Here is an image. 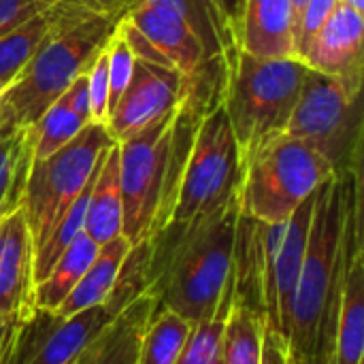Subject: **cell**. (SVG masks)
Returning a JSON list of instances; mask_svg holds the SVG:
<instances>
[{
	"label": "cell",
	"instance_id": "cell-20",
	"mask_svg": "<svg viewBox=\"0 0 364 364\" xmlns=\"http://www.w3.org/2000/svg\"><path fill=\"white\" fill-rule=\"evenodd\" d=\"M364 356V252L358 254L348 271L337 333L333 364H363Z\"/></svg>",
	"mask_w": 364,
	"mask_h": 364
},
{
	"label": "cell",
	"instance_id": "cell-1",
	"mask_svg": "<svg viewBox=\"0 0 364 364\" xmlns=\"http://www.w3.org/2000/svg\"><path fill=\"white\" fill-rule=\"evenodd\" d=\"M364 252L363 171L328 177L314 194L307 250L292 296L288 350L303 364H333L341 294Z\"/></svg>",
	"mask_w": 364,
	"mask_h": 364
},
{
	"label": "cell",
	"instance_id": "cell-17",
	"mask_svg": "<svg viewBox=\"0 0 364 364\" xmlns=\"http://www.w3.org/2000/svg\"><path fill=\"white\" fill-rule=\"evenodd\" d=\"M154 309L156 299L151 294L136 296L75 364H134L143 328Z\"/></svg>",
	"mask_w": 364,
	"mask_h": 364
},
{
	"label": "cell",
	"instance_id": "cell-34",
	"mask_svg": "<svg viewBox=\"0 0 364 364\" xmlns=\"http://www.w3.org/2000/svg\"><path fill=\"white\" fill-rule=\"evenodd\" d=\"M100 4H102V9L107 11V13H111V15H124L126 13V9L132 4V0H98Z\"/></svg>",
	"mask_w": 364,
	"mask_h": 364
},
{
	"label": "cell",
	"instance_id": "cell-39",
	"mask_svg": "<svg viewBox=\"0 0 364 364\" xmlns=\"http://www.w3.org/2000/svg\"><path fill=\"white\" fill-rule=\"evenodd\" d=\"M0 339H2V337H0Z\"/></svg>",
	"mask_w": 364,
	"mask_h": 364
},
{
	"label": "cell",
	"instance_id": "cell-13",
	"mask_svg": "<svg viewBox=\"0 0 364 364\" xmlns=\"http://www.w3.org/2000/svg\"><path fill=\"white\" fill-rule=\"evenodd\" d=\"M309 68L339 79L352 94H363L364 15L339 0L326 23L301 58Z\"/></svg>",
	"mask_w": 364,
	"mask_h": 364
},
{
	"label": "cell",
	"instance_id": "cell-31",
	"mask_svg": "<svg viewBox=\"0 0 364 364\" xmlns=\"http://www.w3.org/2000/svg\"><path fill=\"white\" fill-rule=\"evenodd\" d=\"M38 13L41 6L36 0H0V36L13 32Z\"/></svg>",
	"mask_w": 364,
	"mask_h": 364
},
{
	"label": "cell",
	"instance_id": "cell-11",
	"mask_svg": "<svg viewBox=\"0 0 364 364\" xmlns=\"http://www.w3.org/2000/svg\"><path fill=\"white\" fill-rule=\"evenodd\" d=\"M286 134L318 149L335 175L360 166L363 102L339 79L307 66Z\"/></svg>",
	"mask_w": 364,
	"mask_h": 364
},
{
	"label": "cell",
	"instance_id": "cell-35",
	"mask_svg": "<svg viewBox=\"0 0 364 364\" xmlns=\"http://www.w3.org/2000/svg\"><path fill=\"white\" fill-rule=\"evenodd\" d=\"M290 2H292V13H294V26H296V19L301 17V13H303L305 4H307L309 0H290Z\"/></svg>",
	"mask_w": 364,
	"mask_h": 364
},
{
	"label": "cell",
	"instance_id": "cell-5",
	"mask_svg": "<svg viewBox=\"0 0 364 364\" xmlns=\"http://www.w3.org/2000/svg\"><path fill=\"white\" fill-rule=\"evenodd\" d=\"M307 64L299 58H256L239 49L226 68L220 105L230 122L241 162L286 132Z\"/></svg>",
	"mask_w": 364,
	"mask_h": 364
},
{
	"label": "cell",
	"instance_id": "cell-32",
	"mask_svg": "<svg viewBox=\"0 0 364 364\" xmlns=\"http://www.w3.org/2000/svg\"><path fill=\"white\" fill-rule=\"evenodd\" d=\"M260 364H303L299 363L290 350L288 343L273 331L264 328V341H262V360Z\"/></svg>",
	"mask_w": 364,
	"mask_h": 364
},
{
	"label": "cell",
	"instance_id": "cell-12",
	"mask_svg": "<svg viewBox=\"0 0 364 364\" xmlns=\"http://www.w3.org/2000/svg\"><path fill=\"white\" fill-rule=\"evenodd\" d=\"M186 98H192V94L181 75L134 58L130 83L111 107L105 126L111 139L122 143L171 113Z\"/></svg>",
	"mask_w": 364,
	"mask_h": 364
},
{
	"label": "cell",
	"instance_id": "cell-23",
	"mask_svg": "<svg viewBox=\"0 0 364 364\" xmlns=\"http://www.w3.org/2000/svg\"><path fill=\"white\" fill-rule=\"evenodd\" d=\"M264 316L243 303H232L224 322L222 364H260Z\"/></svg>",
	"mask_w": 364,
	"mask_h": 364
},
{
	"label": "cell",
	"instance_id": "cell-33",
	"mask_svg": "<svg viewBox=\"0 0 364 364\" xmlns=\"http://www.w3.org/2000/svg\"><path fill=\"white\" fill-rule=\"evenodd\" d=\"M232 34L237 36V41L241 38V21H243V11H245V0H218ZM241 47V45H239Z\"/></svg>",
	"mask_w": 364,
	"mask_h": 364
},
{
	"label": "cell",
	"instance_id": "cell-27",
	"mask_svg": "<svg viewBox=\"0 0 364 364\" xmlns=\"http://www.w3.org/2000/svg\"><path fill=\"white\" fill-rule=\"evenodd\" d=\"M228 311V307H222L213 318L194 322L175 364H222V337Z\"/></svg>",
	"mask_w": 364,
	"mask_h": 364
},
{
	"label": "cell",
	"instance_id": "cell-25",
	"mask_svg": "<svg viewBox=\"0 0 364 364\" xmlns=\"http://www.w3.org/2000/svg\"><path fill=\"white\" fill-rule=\"evenodd\" d=\"M53 30V19L38 13L13 32L0 36V83L11 85Z\"/></svg>",
	"mask_w": 364,
	"mask_h": 364
},
{
	"label": "cell",
	"instance_id": "cell-16",
	"mask_svg": "<svg viewBox=\"0 0 364 364\" xmlns=\"http://www.w3.org/2000/svg\"><path fill=\"white\" fill-rule=\"evenodd\" d=\"M83 232L96 245H105L107 241L122 235V186L117 143L105 149L98 162L85 207Z\"/></svg>",
	"mask_w": 364,
	"mask_h": 364
},
{
	"label": "cell",
	"instance_id": "cell-21",
	"mask_svg": "<svg viewBox=\"0 0 364 364\" xmlns=\"http://www.w3.org/2000/svg\"><path fill=\"white\" fill-rule=\"evenodd\" d=\"M96 252L98 245L85 232L77 235V239L64 250V254L51 267L47 277L34 286V309L55 311L68 296V292L77 286V282L83 277Z\"/></svg>",
	"mask_w": 364,
	"mask_h": 364
},
{
	"label": "cell",
	"instance_id": "cell-26",
	"mask_svg": "<svg viewBox=\"0 0 364 364\" xmlns=\"http://www.w3.org/2000/svg\"><path fill=\"white\" fill-rule=\"evenodd\" d=\"M30 166L32 145L26 130L0 136V218L21 205Z\"/></svg>",
	"mask_w": 364,
	"mask_h": 364
},
{
	"label": "cell",
	"instance_id": "cell-8",
	"mask_svg": "<svg viewBox=\"0 0 364 364\" xmlns=\"http://www.w3.org/2000/svg\"><path fill=\"white\" fill-rule=\"evenodd\" d=\"M134 58L175 70L188 83L192 100L209 109L220 102L224 77L211 64L188 21L160 0H134L117 21Z\"/></svg>",
	"mask_w": 364,
	"mask_h": 364
},
{
	"label": "cell",
	"instance_id": "cell-2",
	"mask_svg": "<svg viewBox=\"0 0 364 364\" xmlns=\"http://www.w3.org/2000/svg\"><path fill=\"white\" fill-rule=\"evenodd\" d=\"M237 200L186 226H164L147 239V286L156 307L190 324L213 318L228 290L235 252Z\"/></svg>",
	"mask_w": 364,
	"mask_h": 364
},
{
	"label": "cell",
	"instance_id": "cell-37",
	"mask_svg": "<svg viewBox=\"0 0 364 364\" xmlns=\"http://www.w3.org/2000/svg\"><path fill=\"white\" fill-rule=\"evenodd\" d=\"M6 87H9V85H4V83H0V96L4 94V90H6Z\"/></svg>",
	"mask_w": 364,
	"mask_h": 364
},
{
	"label": "cell",
	"instance_id": "cell-7",
	"mask_svg": "<svg viewBox=\"0 0 364 364\" xmlns=\"http://www.w3.org/2000/svg\"><path fill=\"white\" fill-rule=\"evenodd\" d=\"M335 171L309 143L279 134L241 162L239 213L262 224L286 222Z\"/></svg>",
	"mask_w": 364,
	"mask_h": 364
},
{
	"label": "cell",
	"instance_id": "cell-9",
	"mask_svg": "<svg viewBox=\"0 0 364 364\" xmlns=\"http://www.w3.org/2000/svg\"><path fill=\"white\" fill-rule=\"evenodd\" d=\"M239 181V147L224 107L218 102L205 109L196 124L166 226L194 224L228 207L237 200Z\"/></svg>",
	"mask_w": 364,
	"mask_h": 364
},
{
	"label": "cell",
	"instance_id": "cell-22",
	"mask_svg": "<svg viewBox=\"0 0 364 364\" xmlns=\"http://www.w3.org/2000/svg\"><path fill=\"white\" fill-rule=\"evenodd\" d=\"M87 124L92 122L81 115L62 94L43 111V115L32 126L26 128L32 145V162L53 156L58 149L68 145Z\"/></svg>",
	"mask_w": 364,
	"mask_h": 364
},
{
	"label": "cell",
	"instance_id": "cell-10",
	"mask_svg": "<svg viewBox=\"0 0 364 364\" xmlns=\"http://www.w3.org/2000/svg\"><path fill=\"white\" fill-rule=\"evenodd\" d=\"M113 143L107 126L92 122L53 156L32 162L19 207L34 250L49 237L75 198L92 181L105 149Z\"/></svg>",
	"mask_w": 364,
	"mask_h": 364
},
{
	"label": "cell",
	"instance_id": "cell-38",
	"mask_svg": "<svg viewBox=\"0 0 364 364\" xmlns=\"http://www.w3.org/2000/svg\"><path fill=\"white\" fill-rule=\"evenodd\" d=\"M2 331H4V326H2V324H0V337H2Z\"/></svg>",
	"mask_w": 364,
	"mask_h": 364
},
{
	"label": "cell",
	"instance_id": "cell-3",
	"mask_svg": "<svg viewBox=\"0 0 364 364\" xmlns=\"http://www.w3.org/2000/svg\"><path fill=\"white\" fill-rule=\"evenodd\" d=\"M203 111L192 98H186L164 117L117 143L122 235L130 245L166 226Z\"/></svg>",
	"mask_w": 364,
	"mask_h": 364
},
{
	"label": "cell",
	"instance_id": "cell-4",
	"mask_svg": "<svg viewBox=\"0 0 364 364\" xmlns=\"http://www.w3.org/2000/svg\"><path fill=\"white\" fill-rule=\"evenodd\" d=\"M147 241L130 247L117 284L105 303L58 316L34 309L15 326H4L0 339V364H75V360L115 322V318L145 292Z\"/></svg>",
	"mask_w": 364,
	"mask_h": 364
},
{
	"label": "cell",
	"instance_id": "cell-36",
	"mask_svg": "<svg viewBox=\"0 0 364 364\" xmlns=\"http://www.w3.org/2000/svg\"><path fill=\"white\" fill-rule=\"evenodd\" d=\"M341 2H346L348 6H352V9H356V11L364 13V0H341Z\"/></svg>",
	"mask_w": 364,
	"mask_h": 364
},
{
	"label": "cell",
	"instance_id": "cell-30",
	"mask_svg": "<svg viewBox=\"0 0 364 364\" xmlns=\"http://www.w3.org/2000/svg\"><path fill=\"white\" fill-rule=\"evenodd\" d=\"M337 4H339V0H309L305 4L303 13L294 26V55L299 60L305 55L311 38L326 23V19L331 17V13L335 11Z\"/></svg>",
	"mask_w": 364,
	"mask_h": 364
},
{
	"label": "cell",
	"instance_id": "cell-29",
	"mask_svg": "<svg viewBox=\"0 0 364 364\" xmlns=\"http://www.w3.org/2000/svg\"><path fill=\"white\" fill-rule=\"evenodd\" d=\"M109 47V111L126 90L132 77V66H134V53L130 51L128 43L119 34L117 26L107 43Z\"/></svg>",
	"mask_w": 364,
	"mask_h": 364
},
{
	"label": "cell",
	"instance_id": "cell-6",
	"mask_svg": "<svg viewBox=\"0 0 364 364\" xmlns=\"http://www.w3.org/2000/svg\"><path fill=\"white\" fill-rule=\"evenodd\" d=\"M117 21L115 15H98L55 28L0 96V136L32 126L87 68L98 49L111 38Z\"/></svg>",
	"mask_w": 364,
	"mask_h": 364
},
{
	"label": "cell",
	"instance_id": "cell-18",
	"mask_svg": "<svg viewBox=\"0 0 364 364\" xmlns=\"http://www.w3.org/2000/svg\"><path fill=\"white\" fill-rule=\"evenodd\" d=\"M130 243L124 235L107 241L105 245H98V252L83 273V277L77 282V286L68 292V296L62 301V305L55 309L58 316L66 318L77 311H83L87 307H94L98 303H105L119 277L122 264L130 252Z\"/></svg>",
	"mask_w": 364,
	"mask_h": 364
},
{
	"label": "cell",
	"instance_id": "cell-15",
	"mask_svg": "<svg viewBox=\"0 0 364 364\" xmlns=\"http://www.w3.org/2000/svg\"><path fill=\"white\" fill-rule=\"evenodd\" d=\"M239 45L256 58H296L292 2L245 0Z\"/></svg>",
	"mask_w": 364,
	"mask_h": 364
},
{
	"label": "cell",
	"instance_id": "cell-19",
	"mask_svg": "<svg viewBox=\"0 0 364 364\" xmlns=\"http://www.w3.org/2000/svg\"><path fill=\"white\" fill-rule=\"evenodd\" d=\"M134 2V0H132ZM173 6L203 43L215 70L226 77V68L241 49L218 0H160Z\"/></svg>",
	"mask_w": 364,
	"mask_h": 364
},
{
	"label": "cell",
	"instance_id": "cell-24",
	"mask_svg": "<svg viewBox=\"0 0 364 364\" xmlns=\"http://www.w3.org/2000/svg\"><path fill=\"white\" fill-rule=\"evenodd\" d=\"M190 322L168 309L156 307L143 328L134 364H175L190 333Z\"/></svg>",
	"mask_w": 364,
	"mask_h": 364
},
{
	"label": "cell",
	"instance_id": "cell-14",
	"mask_svg": "<svg viewBox=\"0 0 364 364\" xmlns=\"http://www.w3.org/2000/svg\"><path fill=\"white\" fill-rule=\"evenodd\" d=\"M34 311V243L21 207L0 218V324L15 326Z\"/></svg>",
	"mask_w": 364,
	"mask_h": 364
},
{
	"label": "cell",
	"instance_id": "cell-28",
	"mask_svg": "<svg viewBox=\"0 0 364 364\" xmlns=\"http://www.w3.org/2000/svg\"><path fill=\"white\" fill-rule=\"evenodd\" d=\"M109 43V41H107ZM107 43L98 49L85 68L90 115L96 124H107L109 117V47Z\"/></svg>",
	"mask_w": 364,
	"mask_h": 364
}]
</instances>
